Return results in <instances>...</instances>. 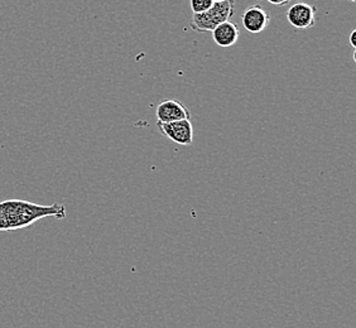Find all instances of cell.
I'll list each match as a JSON object with an SVG mask.
<instances>
[{"label": "cell", "mask_w": 356, "mask_h": 328, "mask_svg": "<svg viewBox=\"0 0 356 328\" xmlns=\"http://www.w3.org/2000/svg\"><path fill=\"white\" fill-rule=\"evenodd\" d=\"M44 218L65 219L66 207L61 204L42 206L24 199L0 202V233L24 229Z\"/></svg>", "instance_id": "1"}, {"label": "cell", "mask_w": 356, "mask_h": 328, "mask_svg": "<svg viewBox=\"0 0 356 328\" xmlns=\"http://www.w3.org/2000/svg\"><path fill=\"white\" fill-rule=\"evenodd\" d=\"M236 0H224L213 3V7L204 13L193 14L191 18V28L195 32L205 33L213 32L221 23L229 22L235 14Z\"/></svg>", "instance_id": "2"}, {"label": "cell", "mask_w": 356, "mask_h": 328, "mask_svg": "<svg viewBox=\"0 0 356 328\" xmlns=\"http://www.w3.org/2000/svg\"><path fill=\"white\" fill-rule=\"evenodd\" d=\"M159 131L172 142L179 145H192L193 125L191 120H178L172 123H157Z\"/></svg>", "instance_id": "3"}, {"label": "cell", "mask_w": 356, "mask_h": 328, "mask_svg": "<svg viewBox=\"0 0 356 328\" xmlns=\"http://www.w3.org/2000/svg\"><path fill=\"white\" fill-rule=\"evenodd\" d=\"M316 9L315 6H311L307 3H296L286 13L288 23L295 28V29H309L314 27L316 23Z\"/></svg>", "instance_id": "4"}, {"label": "cell", "mask_w": 356, "mask_h": 328, "mask_svg": "<svg viewBox=\"0 0 356 328\" xmlns=\"http://www.w3.org/2000/svg\"><path fill=\"white\" fill-rule=\"evenodd\" d=\"M156 117L158 123H172L178 120H190L191 111L178 100H165L157 105Z\"/></svg>", "instance_id": "5"}, {"label": "cell", "mask_w": 356, "mask_h": 328, "mask_svg": "<svg viewBox=\"0 0 356 328\" xmlns=\"http://www.w3.org/2000/svg\"><path fill=\"white\" fill-rule=\"evenodd\" d=\"M241 23L249 33L259 35L269 26L270 15L259 6H252L241 15Z\"/></svg>", "instance_id": "6"}, {"label": "cell", "mask_w": 356, "mask_h": 328, "mask_svg": "<svg viewBox=\"0 0 356 328\" xmlns=\"http://www.w3.org/2000/svg\"><path fill=\"white\" fill-rule=\"evenodd\" d=\"M213 40L219 47L229 48L234 46L239 40V28L233 22H225L215 28L213 32Z\"/></svg>", "instance_id": "7"}, {"label": "cell", "mask_w": 356, "mask_h": 328, "mask_svg": "<svg viewBox=\"0 0 356 328\" xmlns=\"http://www.w3.org/2000/svg\"><path fill=\"white\" fill-rule=\"evenodd\" d=\"M213 0H190L192 13L201 14L213 7Z\"/></svg>", "instance_id": "8"}, {"label": "cell", "mask_w": 356, "mask_h": 328, "mask_svg": "<svg viewBox=\"0 0 356 328\" xmlns=\"http://www.w3.org/2000/svg\"><path fill=\"white\" fill-rule=\"evenodd\" d=\"M269 4L272 6H277V7H283V6H287L292 0H266Z\"/></svg>", "instance_id": "9"}, {"label": "cell", "mask_w": 356, "mask_h": 328, "mask_svg": "<svg viewBox=\"0 0 356 328\" xmlns=\"http://www.w3.org/2000/svg\"><path fill=\"white\" fill-rule=\"evenodd\" d=\"M356 31L354 29L353 32H351V35H350V44H351V47L354 48L355 49L356 48Z\"/></svg>", "instance_id": "10"}, {"label": "cell", "mask_w": 356, "mask_h": 328, "mask_svg": "<svg viewBox=\"0 0 356 328\" xmlns=\"http://www.w3.org/2000/svg\"><path fill=\"white\" fill-rule=\"evenodd\" d=\"M216 1H224V0H213V3H216Z\"/></svg>", "instance_id": "11"}, {"label": "cell", "mask_w": 356, "mask_h": 328, "mask_svg": "<svg viewBox=\"0 0 356 328\" xmlns=\"http://www.w3.org/2000/svg\"><path fill=\"white\" fill-rule=\"evenodd\" d=\"M349 1H351V3H355L356 0H349Z\"/></svg>", "instance_id": "12"}]
</instances>
